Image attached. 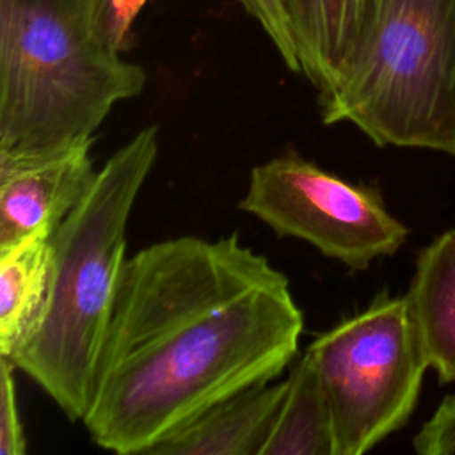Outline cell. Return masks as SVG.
I'll return each instance as SVG.
<instances>
[{
    "label": "cell",
    "instance_id": "9a60e30c",
    "mask_svg": "<svg viewBox=\"0 0 455 455\" xmlns=\"http://www.w3.org/2000/svg\"><path fill=\"white\" fill-rule=\"evenodd\" d=\"M14 370V363L0 355V455H23L27 450L16 400Z\"/></svg>",
    "mask_w": 455,
    "mask_h": 455
},
{
    "label": "cell",
    "instance_id": "5bb4252c",
    "mask_svg": "<svg viewBox=\"0 0 455 455\" xmlns=\"http://www.w3.org/2000/svg\"><path fill=\"white\" fill-rule=\"evenodd\" d=\"M245 11L263 27L265 34L274 43L284 64L299 73L297 46L290 25V18L283 0H238Z\"/></svg>",
    "mask_w": 455,
    "mask_h": 455
},
{
    "label": "cell",
    "instance_id": "9c48e42d",
    "mask_svg": "<svg viewBox=\"0 0 455 455\" xmlns=\"http://www.w3.org/2000/svg\"><path fill=\"white\" fill-rule=\"evenodd\" d=\"M405 297L428 366L441 384L455 382V228L418 252Z\"/></svg>",
    "mask_w": 455,
    "mask_h": 455
},
{
    "label": "cell",
    "instance_id": "ba28073f",
    "mask_svg": "<svg viewBox=\"0 0 455 455\" xmlns=\"http://www.w3.org/2000/svg\"><path fill=\"white\" fill-rule=\"evenodd\" d=\"M288 380L251 386L201 412L146 455H261Z\"/></svg>",
    "mask_w": 455,
    "mask_h": 455
},
{
    "label": "cell",
    "instance_id": "2e32d148",
    "mask_svg": "<svg viewBox=\"0 0 455 455\" xmlns=\"http://www.w3.org/2000/svg\"><path fill=\"white\" fill-rule=\"evenodd\" d=\"M419 455H455V395H448L412 439Z\"/></svg>",
    "mask_w": 455,
    "mask_h": 455
},
{
    "label": "cell",
    "instance_id": "277c9868",
    "mask_svg": "<svg viewBox=\"0 0 455 455\" xmlns=\"http://www.w3.org/2000/svg\"><path fill=\"white\" fill-rule=\"evenodd\" d=\"M318 103L323 124L352 123L380 148L455 156V0H368Z\"/></svg>",
    "mask_w": 455,
    "mask_h": 455
},
{
    "label": "cell",
    "instance_id": "5b68a950",
    "mask_svg": "<svg viewBox=\"0 0 455 455\" xmlns=\"http://www.w3.org/2000/svg\"><path fill=\"white\" fill-rule=\"evenodd\" d=\"M307 350L329 405L332 455H363L402 428L430 368L407 297L387 291L318 336Z\"/></svg>",
    "mask_w": 455,
    "mask_h": 455
},
{
    "label": "cell",
    "instance_id": "8fae6325",
    "mask_svg": "<svg viewBox=\"0 0 455 455\" xmlns=\"http://www.w3.org/2000/svg\"><path fill=\"white\" fill-rule=\"evenodd\" d=\"M299 57V73L320 92L345 66L363 25L368 0H283Z\"/></svg>",
    "mask_w": 455,
    "mask_h": 455
},
{
    "label": "cell",
    "instance_id": "30bf717a",
    "mask_svg": "<svg viewBox=\"0 0 455 455\" xmlns=\"http://www.w3.org/2000/svg\"><path fill=\"white\" fill-rule=\"evenodd\" d=\"M53 235L0 249V355L11 357L37 331L50 299Z\"/></svg>",
    "mask_w": 455,
    "mask_h": 455
},
{
    "label": "cell",
    "instance_id": "52a82bcc",
    "mask_svg": "<svg viewBox=\"0 0 455 455\" xmlns=\"http://www.w3.org/2000/svg\"><path fill=\"white\" fill-rule=\"evenodd\" d=\"M92 140L53 151L0 155V249L37 233H55L96 178Z\"/></svg>",
    "mask_w": 455,
    "mask_h": 455
},
{
    "label": "cell",
    "instance_id": "6da1fadb",
    "mask_svg": "<svg viewBox=\"0 0 455 455\" xmlns=\"http://www.w3.org/2000/svg\"><path fill=\"white\" fill-rule=\"evenodd\" d=\"M302 329L288 277L236 233L151 243L123 265L82 421L98 446L146 455L212 405L272 382Z\"/></svg>",
    "mask_w": 455,
    "mask_h": 455
},
{
    "label": "cell",
    "instance_id": "7a4b0ae2",
    "mask_svg": "<svg viewBox=\"0 0 455 455\" xmlns=\"http://www.w3.org/2000/svg\"><path fill=\"white\" fill-rule=\"evenodd\" d=\"M156 153V126L135 133L105 160L87 194L57 226L46 313L32 338L9 357L71 421L84 418L91 400L126 261L128 219Z\"/></svg>",
    "mask_w": 455,
    "mask_h": 455
},
{
    "label": "cell",
    "instance_id": "4fadbf2b",
    "mask_svg": "<svg viewBox=\"0 0 455 455\" xmlns=\"http://www.w3.org/2000/svg\"><path fill=\"white\" fill-rule=\"evenodd\" d=\"M148 0H89V12L98 36L116 52L130 46L132 25Z\"/></svg>",
    "mask_w": 455,
    "mask_h": 455
},
{
    "label": "cell",
    "instance_id": "8992f818",
    "mask_svg": "<svg viewBox=\"0 0 455 455\" xmlns=\"http://www.w3.org/2000/svg\"><path fill=\"white\" fill-rule=\"evenodd\" d=\"M238 206L277 236L307 242L352 270L395 254L409 235L377 188L350 183L295 153L256 165Z\"/></svg>",
    "mask_w": 455,
    "mask_h": 455
},
{
    "label": "cell",
    "instance_id": "3957f363",
    "mask_svg": "<svg viewBox=\"0 0 455 455\" xmlns=\"http://www.w3.org/2000/svg\"><path fill=\"white\" fill-rule=\"evenodd\" d=\"M144 85V69L98 36L89 0H0V155L92 140Z\"/></svg>",
    "mask_w": 455,
    "mask_h": 455
},
{
    "label": "cell",
    "instance_id": "7c38bea8",
    "mask_svg": "<svg viewBox=\"0 0 455 455\" xmlns=\"http://www.w3.org/2000/svg\"><path fill=\"white\" fill-rule=\"evenodd\" d=\"M286 380V395L261 455H332L329 405L309 350L302 354Z\"/></svg>",
    "mask_w": 455,
    "mask_h": 455
}]
</instances>
